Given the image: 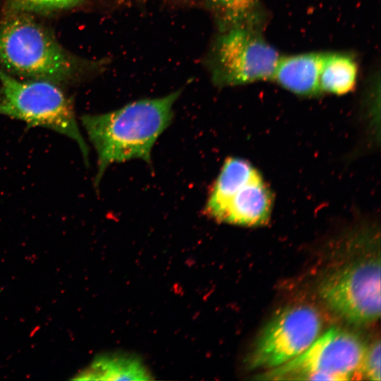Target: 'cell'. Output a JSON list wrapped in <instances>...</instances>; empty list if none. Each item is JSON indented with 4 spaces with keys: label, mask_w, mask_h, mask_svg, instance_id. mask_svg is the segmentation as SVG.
Wrapping results in <instances>:
<instances>
[{
    "label": "cell",
    "mask_w": 381,
    "mask_h": 381,
    "mask_svg": "<svg viewBox=\"0 0 381 381\" xmlns=\"http://www.w3.org/2000/svg\"><path fill=\"white\" fill-rule=\"evenodd\" d=\"M262 30L236 26L219 30L207 64L219 87L271 80L280 55L262 36Z\"/></svg>",
    "instance_id": "277c9868"
},
{
    "label": "cell",
    "mask_w": 381,
    "mask_h": 381,
    "mask_svg": "<svg viewBox=\"0 0 381 381\" xmlns=\"http://www.w3.org/2000/svg\"><path fill=\"white\" fill-rule=\"evenodd\" d=\"M358 73V64L353 54L337 52L322 53L319 74L321 93H348L356 83Z\"/></svg>",
    "instance_id": "7c38bea8"
},
{
    "label": "cell",
    "mask_w": 381,
    "mask_h": 381,
    "mask_svg": "<svg viewBox=\"0 0 381 381\" xmlns=\"http://www.w3.org/2000/svg\"><path fill=\"white\" fill-rule=\"evenodd\" d=\"M322 321L308 305L282 308L259 334L248 359L250 369L270 370L294 358L319 337Z\"/></svg>",
    "instance_id": "52a82bcc"
},
{
    "label": "cell",
    "mask_w": 381,
    "mask_h": 381,
    "mask_svg": "<svg viewBox=\"0 0 381 381\" xmlns=\"http://www.w3.org/2000/svg\"><path fill=\"white\" fill-rule=\"evenodd\" d=\"M138 359L123 356L100 357L80 375L79 380H148L151 377Z\"/></svg>",
    "instance_id": "4fadbf2b"
},
{
    "label": "cell",
    "mask_w": 381,
    "mask_h": 381,
    "mask_svg": "<svg viewBox=\"0 0 381 381\" xmlns=\"http://www.w3.org/2000/svg\"><path fill=\"white\" fill-rule=\"evenodd\" d=\"M380 341L375 340L366 349L359 370V373L368 380L380 381Z\"/></svg>",
    "instance_id": "5bb4252c"
},
{
    "label": "cell",
    "mask_w": 381,
    "mask_h": 381,
    "mask_svg": "<svg viewBox=\"0 0 381 381\" xmlns=\"http://www.w3.org/2000/svg\"><path fill=\"white\" fill-rule=\"evenodd\" d=\"M16 8L29 11H50L73 7L82 0H11Z\"/></svg>",
    "instance_id": "9a60e30c"
},
{
    "label": "cell",
    "mask_w": 381,
    "mask_h": 381,
    "mask_svg": "<svg viewBox=\"0 0 381 381\" xmlns=\"http://www.w3.org/2000/svg\"><path fill=\"white\" fill-rule=\"evenodd\" d=\"M272 193L260 174L239 188L212 218L241 226H260L270 219Z\"/></svg>",
    "instance_id": "ba28073f"
},
{
    "label": "cell",
    "mask_w": 381,
    "mask_h": 381,
    "mask_svg": "<svg viewBox=\"0 0 381 381\" xmlns=\"http://www.w3.org/2000/svg\"><path fill=\"white\" fill-rule=\"evenodd\" d=\"M319 294L326 305L343 319L358 325L380 316V258L357 259L327 274Z\"/></svg>",
    "instance_id": "8992f818"
},
{
    "label": "cell",
    "mask_w": 381,
    "mask_h": 381,
    "mask_svg": "<svg viewBox=\"0 0 381 381\" xmlns=\"http://www.w3.org/2000/svg\"><path fill=\"white\" fill-rule=\"evenodd\" d=\"M321 56L322 52L280 56L272 80L301 96L318 95Z\"/></svg>",
    "instance_id": "9c48e42d"
},
{
    "label": "cell",
    "mask_w": 381,
    "mask_h": 381,
    "mask_svg": "<svg viewBox=\"0 0 381 381\" xmlns=\"http://www.w3.org/2000/svg\"><path fill=\"white\" fill-rule=\"evenodd\" d=\"M366 344L356 334L332 327L303 353L256 377L264 380H352L359 373Z\"/></svg>",
    "instance_id": "5b68a950"
},
{
    "label": "cell",
    "mask_w": 381,
    "mask_h": 381,
    "mask_svg": "<svg viewBox=\"0 0 381 381\" xmlns=\"http://www.w3.org/2000/svg\"><path fill=\"white\" fill-rule=\"evenodd\" d=\"M180 94L177 90L159 98L137 100L107 113L81 117L97 155L95 186L114 163L140 159L151 164L152 147L170 125L173 106Z\"/></svg>",
    "instance_id": "6da1fadb"
},
{
    "label": "cell",
    "mask_w": 381,
    "mask_h": 381,
    "mask_svg": "<svg viewBox=\"0 0 381 381\" xmlns=\"http://www.w3.org/2000/svg\"><path fill=\"white\" fill-rule=\"evenodd\" d=\"M258 174L249 162L238 157L228 158L212 187L205 213L212 219L239 188Z\"/></svg>",
    "instance_id": "8fae6325"
},
{
    "label": "cell",
    "mask_w": 381,
    "mask_h": 381,
    "mask_svg": "<svg viewBox=\"0 0 381 381\" xmlns=\"http://www.w3.org/2000/svg\"><path fill=\"white\" fill-rule=\"evenodd\" d=\"M0 66L11 75L54 83L75 76L83 66L47 29L23 13L0 22Z\"/></svg>",
    "instance_id": "7a4b0ae2"
},
{
    "label": "cell",
    "mask_w": 381,
    "mask_h": 381,
    "mask_svg": "<svg viewBox=\"0 0 381 381\" xmlns=\"http://www.w3.org/2000/svg\"><path fill=\"white\" fill-rule=\"evenodd\" d=\"M218 30L236 26L264 30L268 13L260 0H202Z\"/></svg>",
    "instance_id": "30bf717a"
},
{
    "label": "cell",
    "mask_w": 381,
    "mask_h": 381,
    "mask_svg": "<svg viewBox=\"0 0 381 381\" xmlns=\"http://www.w3.org/2000/svg\"><path fill=\"white\" fill-rule=\"evenodd\" d=\"M0 115L22 121L28 128H46L71 138L88 164V147L72 101L54 83L20 80L0 69Z\"/></svg>",
    "instance_id": "3957f363"
}]
</instances>
